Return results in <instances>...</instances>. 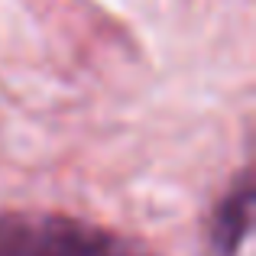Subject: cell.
I'll return each mask as SVG.
<instances>
[{
    "label": "cell",
    "mask_w": 256,
    "mask_h": 256,
    "mask_svg": "<svg viewBox=\"0 0 256 256\" xmlns=\"http://www.w3.org/2000/svg\"><path fill=\"white\" fill-rule=\"evenodd\" d=\"M0 256H156L100 224L56 211H0Z\"/></svg>",
    "instance_id": "6da1fadb"
},
{
    "label": "cell",
    "mask_w": 256,
    "mask_h": 256,
    "mask_svg": "<svg viewBox=\"0 0 256 256\" xmlns=\"http://www.w3.org/2000/svg\"><path fill=\"white\" fill-rule=\"evenodd\" d=\"M250 227H253V178L250 172H240L234 188L220 198V204L211 214V227H208L211 256H237L250 237Z\"/></svg>",
    "instance_id": "7a4b0ae2"
}]
</instances>
